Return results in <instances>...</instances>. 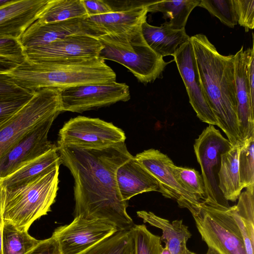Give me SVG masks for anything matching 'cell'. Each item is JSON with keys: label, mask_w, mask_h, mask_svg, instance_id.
<instances>
[{"label": "cell", "mask_w": 254, "mask_h": 254, "mask_svg": "<svg viewBox=\"0 0 254 254\" xmlns=\"http://www.w3.org/2000/svg\"><path fill=\"white\" fill-rule=\"evenodd\" d=\"M57 146L61 164L74 180V217L106 221L118 230L133 226L116 180L118 169L133 157L125 142L96 148L60 142Z\"/></svg>", "instance_id": "obj_1"}, {"label": "cell", "mask_w": 254, "mask_h": 254, "mask_svg": "<svg viewBox=\"0 0 254 254\" xmlns=\"http://www.w3.org/2000/svg\"><path fill=\"white\" fill-rule=\"evenodd\" d=\"M130 230L134 254H160L163 247L160 236L152 234L144 224H134Z\"/></svg>", "instance_id": "obj_30"}, {"label": "cell", "mask_w": 254, "mask_h": 254, "mask_svg": "<svg viewBox=\"0 0 254 254\" xmlns=\"http://www.w3.org/2000/svg\"><path fill=\"white\" fill-rule=\"evenodd\" d=\"M82 254H134L131 231L119 230Z\"/></svg>", "instance_id": "obj_29"}, {"label": "cell", "mask_w": 254, "mask_h": 254, "mask_svg": "<svg viewBox=\"0 0 254 254\" xmlns=\"http://www.w3.org/2000/svg\"><path fill=\"white\" fill-rule=\"evenodd\" d=\"M180 254H197L190 251V250H189V249L187 248H186Z\"/></svg>", "instance_id": "obj_43"}, {"label": "cell", "mask_w": 254, "mask_h": 254, "mask_svg": "<svg viewBox=\"0 0 254 254\" xmlns=\"http://www.w3.org/2000/svg\"><path fill=\"white\" fill-rule=\"evenodd\" d=\"M57 116H53L30 132L0 161V181L21 166L57 146L48 139L50 129Z\"/></svg>", "instance_id": "obj_16"}, {"label": "cell", "mask_w": 254, "mask_h": 254, "mask_svg": "<svg viewBox=\"0 0 254 254\" xmlns=\"http://www.w3.org/2000/svg\"><path fill=\"white\" fill-rule=\"evenodd\" d=\"M8 69H8L7 68H6L3 66L0 65V73L5 71Z\"/></svg>", "instance_id": "obj_44"}, {"label": "cell", "mask_w": 254, "mask_h": 254, "mask_svg": "<svg viewBox=\"0 0 254 254\" xmlns=\"http://www.w3.org/2000/svg\"><path fill=\"white\" fill-rule=\"evenodd\" d=\"M147 6L112 11L88 17L106 34H119L127 32L146 21Z\"/></svg>", "instance_id": "obj_22"}, {"label": "cell", "mask_w": 254, "mask_h": 254, "mask_svg": "<svg viewBox=\"0 0 254 254\" xmlns=\"http://www.w3.org/2000/svg\"><path fill=\"white\" fill-rule=\"evenodd\" d=\"M173 57L185 85L189 102L197 117L203 122L217 126V120L203 92L190 39Z\"/></svg>", "instance_id": "obj_14"}, {"label": "cell", "mask_w": 254, "mask_h": 254, "mask_svg": "<svg viewBox=\"0 0 254 254\" xmlns=\"http://www.w3.org/2000/svg\"><path fill=\"white\" fill-rule=\"evenodd\" d=\"M241 144L232 146L221 156L218 173V187L224 197L235 202L243 190L240 181L239 155Z\"/></svg>", "instance_id": "obj_23"}, {"label": "cell", "mask_w": 254, "mask_h": 254, "mask_svg": "<svg viewBox=\"0 0 254 254\" xmlns=\"http://www.w3.org/2000/svg\"><path fill=\"white\" fill-rule=\"evenodd\" d=\"M88 17L82 0H49L36 22L46 24Z\"/></svg>", "instance_id": "obj_27"}, {"label": "cell", "mask_w": 254, "mask_h": 254, "mask_svg": "<svg viewBox=\"0 0 254 254\" xmlns=\"http://www.w3.org/2000/svg\"><path fill=\"white\" fill-rule=\"evenodd\" d=\"M141 29L147 44L162 57L173 56L190 39L185 29H172L166 22L160 26H155L150 25L146 20L141 24Z\"/></svg>", "instance_id": "obj_20"}, {"label": "cell", "mask_w": 254, "mask_h": 254, "mask_svg": "<svg viewBox=\"0 0 254 254\" xmlns=\"http://www.w3.org/2000/svg\"><path fill=\"white\" fill-rule=\"evenodd\" d=\"M57 142L86 147H102L125 142V132L99 118L77 116L66 122L59 132Z\"/></svg>", "instance_id": "obj_10"}, {"label": "cell", "mask_w": 254, "mask_h": 254, "mask_svg": "<svg viewBox=\"0 0 254 254\" xmlns=\"http://www.w3.org/2000/svg\"><path fill=\"white\" fill-rule=\"evenodd\" d=\"M106 34L86 17L46 24L35 21L24 32L19 41L25 50L47 45L72 35H87L98 38Z\"/></svg>", "instance_id": "obj_12"}, {"label": "cell", "mask_w": 254, "mask_h": 254, "mask_svg": "<svg viewBox=\"0 0 254 254\" xmlns=\"http://www.w3.org/2000/svg\"><path fill=\"white\" fill-rule=\"evenodd\" d=\"M33 94L15 99L0 100V124L25 105L31 98Z\"/></svg>", "instance_id": "obj_37"}, {"label": "cell", "mask_w": 254, "mask_h": 254, "mask_svg": "<svg viewBox=\"0 0 254 254\" xmlns=\"http://www.w3.org/2000/svg\"><path fill=\"white\" fill-rule=\"evenodd\" d=\"M230 209L243 237L247 254H254V186L241 192L238 203Z\"/></svg>", "instance_id": "obj_25"}, {"label": "cell", "mask_w": 254, "mask_h": 254, "mask_svg": "<svg viewBox=\"0 0 254 254\" xmlns=\"http://www.w3.org/2000/svg\"><path fill=\"white\" fill-rule=\"evenodd\" d=\"M34 92L22 88L10 77L0 73V100L17 99L32 95Z\"/></svg>", "instance_id": "obj_35"}, {"label": "cell", "mask_w": 254, "mask_h": 254, "mask_svg": "<svg viewBox=\"0 0 254 254\" xmlns=\"http://www.w3.org/2000/svg\"><path fill=\"white\" fill-rule=\"evenodd\" d=\"M3 224V221L2 216L1 207L0 200V254H2L1 241H2V230Z\"/></svg>", "instance_id": "obj_40"}, {"label": "cell", "mask_w": 254, "mask_h": 254, "mask_svg": "<svg viewBox=\"0 0 254 254\" xmlns=\"http://www.w3.org/2000/svg\"><path fill=\"white\" fill-rule=\"evenodd\" d=\"M188 209L208 247L205 254H247L229 205L211 204L201 200Z\"/></svg>", "instance_id": "obj_6"}, {"label": "cell", "mask_w": 254, "mask_h": 254, "mask_svg": "<svg viewBox=\"0 0 254 254\" xmlns=\"http://www.w3.org/2000/svg\"><path fill=\"white\" fill-rule=\"evenodd\" d=\"M200 0H153L147 7L148 12H160L172 29L181 30L185 29L188 17L191 11L198 6Z\"/></svg>", "instance_id": "obj_26"}, {"label": "cell", "mask_w": 254, "mask_h": 254, "mask_svg": "<svg viewBox=\"0 0 254 254\" xmlns=\"http://www.w3.org/2000/svg\"><path fill=\"white\" fill-rule=\"evenodd\" d=\"M198 6L229 27L234 28L238 24L232 0H200Z\"/></svg>", "instance_id": "obj_33"}, {"label": "cell", "mask_w": 254, "mask_h": 254, "mask_svg": "<svg viewBox=\"0 0 254 254\" xmlns=\"http://www.w3.org/2000/svg\"><path fill=\"white\" fill-rule=\"evenodd\" d=\"M61 164L57 146L31 160L0 181V187L9 189L19 186L45 171Z\"/></svg>", "instance_id": "obj_24"}, {"label": "cell", "mask_w": 254, "mask_h": 254, "mask_svg": "<svg viewBox=\"0 0 254 254\" xmlns=\"http://www.w3.org/2000/svg\"><path fill=\"white\" fill-rule=\"evenodd\" d=\"M134 158L156 180L159 192L166 198L176 200L180 207L188 209L201 200L177 182L170 166L173 161L167 155L151 148L137 154Z\"/></svg>", "instance_id": "obj_13"}, {"label": "cell", "mask_w": 254, "mask_h": 254, "mask_svg": "<svg viewBox=\"0 0 254 254\" xmlns=\"http://www.w3.org/2000/svg\"><path fill=\"white\" fill-rule=\"evenodd\" d=\"M29 235L28 231L20 230L13 225L3 223L2 230V254H25L40 242Z\"/></svg>", "instance_id": "obj_28"}, {"label": "cell", "mask_w": 254, "mask_h": 254, "mask_svg": "<svg viewBox=\"0 0 254 254\" xmlns=\"http://www.w3.org/2000/svg\"><path fill=\"white\" fill-rule=\"evenodd\" d=\"M12 1V0H0V7L11 2Z\"/></svg>", "instance_id": "obj_42"}, {"label": "cell", "mask_w": 254, "mask_h": 254, "mask_svg": "<svg viewBox=\"0 0 254 254\" xmlns=\"http://www.w3.org/2000/svg\"><path fill=\"white\" fill-rule=\"evenodd\" d=\"M0 57L13 61L18 64L26 59L24 49L19 40L12 38L0 39Z\"/></svg>", "instance_id": "obj_36"}, {"label": "cell", "mask_w": 254, "mask_h": 254, "mask_svg": "<svg viewBox=\"0 0 254 254\" xmlns=\"http://www.w3.org/2000/svg\"><path fill=\"white\" fill-rule=\"evenodd\" d=\"M253 49L244 50L243 46L234 55L237 99V114L241 144L254 136V105L250 94L248 64Z\"/></svg>", "instance_id": "obj_17"}, {"label": "cell", "mask_w": 254, "mask_h": 254, "mask_svg": "<svg viewBox=\"0 0 254 254\" xmlns=\"http://www.w3.org/2000/svg\"><path fill=\"white\" fill-rule=\"evenodd\" d=\"M25 254H62L56 240L53 237L41 240L39 244Z\"/></svg>", "instance_id": "obj_39"}, {"label": "cell", "mask_w": 254, "mask_h": 254, "mask_svg": "<svg viewBox=\"0 0 254 254\" xmlns=\"http://www.w3.org/2000/svg\"><path fill=\"white\" fill-rule=\"evenodd\" d=\"M141 25L119 34H106L98 38L102 45L98 57L118 63L141 82H153L168 63L146 43Z\"/></svg>", "instance_id": "obj_5"}, {"label": "cell", "mask_w": 254, "mask_h": 254, "mask_svg": "<svg viewBox=\"0 0 254 254\" xmlns=\"http://www.w3.org/2000/svg\"><path fill=\"white\" fill-rule=\"evenodd\" d=\"M129 88L114 82L76 86L60 90L62 112L82 113L130 99Z\"/></svg>", "instance_id": "obj_9"}, {"label": "cell", "mask_w": 254, "mask_h": 254, "mask_svg": "<svg viewBox=\"0 0 254 254\" xmlns=\"http://www.w3.org/2000/svg\"><path fill=\"white\" fill-rule=\"evenodd\" d=\"M102 45L98 38L72 35L44 46L24 50L26 60L46 61L98 57Z\"/></svg>", "instance_id": "obj_15"}, {"label": "cell", "mask_w": 254, "mask_h": 254, "mask_svg": "<svg viewBox=\"0 0 254 254\" xmlns=\"http://www.w3.org/2000/svg\"><path fill=\"white\" fill-rule=\"evenodd\" d=\"M160 254H172L169 250L166 247H163Z\"/></svg>", "instance_id": "obj_41"}, {"label": "cell", "mask_w": 254, "mask_h": 254, "mask_svg": "<svg viewBox=\"0 0 254 254\" xmlns=\"http://www.w3.org/2000/svg\"><path fill=\"white\" fill-rule=\"evenodd\" d=\"M116 180L121 197L125 201H127L132 197L143 192H160L156 180L134 156L118 169Z\"/></svg>", "instance_id": "obj_19"}, {"label": "cell", "mask_w": 254, "mask_h": 254, "mask_svg": "<svg viewBox=\"0 0 254 254\" xmlns=\"http://www.w3.org/2000/svg\"><path fill=\"white\" fill-rule=\"evenodd\" d=\"M170 166L176 180L181 187L200 200L204 199V185L198 171L194 169L177 166L173 162Z\"/></svg>", "instance_id": "obj_31"}, {"label": "cell", "mask_w": 254, "mask_h": 254, "mask_svg": "<svg viewBox=\"0 0 254 254\" xmlns=\"http://www.w3.org/2000/svg\"><path fill=\"white\" fill-rule=\"evenodd\" d=\"M61 112L60 89L44 88L35 90L25 105L0 124V161L28 134Z\"/></svg>", "instance_id": "obj_7"}, {"label": "cell", "mask_w": 254, "mask_h": 254, "mask_svg": "<svg viewBox=\"0 0 254 254\" xmlns=\"http://www.w3.org/2000/svg\"><path fill=\"white\" fill-rule=\"evenodd\" d=\"M49 0H12L0 7V39L17 40L39 17Z\"/></svg>", "instance_id": "obj_18"}, {"label": "cell", "mask_w": 254, "mask_h": 254, "mask_svg": "<svg viewBox=\"0 0 254 254\" xmlns=\"http://www.w3.org/2000/svg\"><path fill=\"white\" fill-rule=\"evenodd\" d=\"M205 97L232 145L241 144L237 114L234 55L220 54L202 34L190 37Z\"/></svg>", "instance_id": "obj_2"}, {"label": "cell", "mask_w": 254, "mask_h": 254, "mask_svg": "<svg viewBox=\"0 0 254 254\" xmlns=\"http://www.w3.org/2000/svg\"><path fill=\"white\" fill-rule=\"evenodd\" d=\"M118 231L107 221L77 216L70 224L57 228L52 237L62 254H82Z\"/></svg>", "instance_id": "obj_11"}, {"label": "cell", "mask_w": 254, "mask_h": 254, "mask_svg": "<svg viewBox=\"0 0 254 254\" xmlns=\"http://www.w3.org/2000/svg\"><path fill=\"white\" fill-rule=\"evenodd\" d=\"M144 222L160 229L162 231L161 238L172 254H180L187 247V243L191 234L188 227L183 224V220L170 222L159 217L151 211L144 210L136 212Z\"/></svg>", "instance_id": "obj_21"}, {"label": "cell", "mask_w": 254, "mask_h": 254, "mask_svg": "<svg viewBox=\"0 0 254 254\" xmlns=\"http://www.w3.org/2000/svg\"><path fill=\"white\" fill-rule=\"evenodd\" d=\"M240 184L242 189L254 186V136L241 144L239 155Z\"/></svg>", "instance_id": "obj_32"}, {"label": "cell", "mask_w": 254, "mask_h": 254, "mask_svg": "<svg viewBox=\"0 0 254 254\" xmlns=\"http://www.w3.org/2000/svg\"><path fill=\"white\" fill-rule=\"evenodd\" d=\"M237 23L247 31L254 27V0H232Z\"/></svg>", "instance_id": "obj_34"}, {"label": "cell", "mask_w": 254, "mask_h": 254, "mask_svg": "<svg viewBox=\"0 0 254 254\" xmlns=\"http://www.w3.org/2000/svg\"><path fill=\"white\" fill-rule=\"evenodd\" d=\"M30 91L44 88L60 90L82 85L116 82L114 71L99 57L46 61L25 59L1 72Z\"/></svg>", "instance_id": "obj_3"}, {"label": "cell", "mask_w": 254, "mask_h": 254, "mask_svg": "<svg viewBox=\"0 0 254 254\" xmlns=\"http://www.w3.org/2000/svg\"><path fill=\"white\" fill-rule=\"evenodd\" d=\"M88 17L107 14L112 9L105 0H82Z\"/></svg>", "instance_id": "obj_38"}, {"label": "cell", "mask_w": 254, "mask_h": 254, "mask_svg": "<svg viewBox=\"0 0 254 254\" xmlns=\"http://www.w3.org/2000/svg\"><path fill=\"white\" fill-rule=\"evenodd\" d=\"M59 165L15 188L0 187L3 223L28 231L31 225L51 211L58 190Z\"/></svg>", "instance_id": "obj_4"}, {"label": "cell", "mask_w": 254, "mask_h": 254, "mask_svg": "<svg viewBox=\"0 0 254 254\" xmlns=\"http://www.w3.org/2000/svg\"><path fill=\"white\" fill-rule=\"evenodd\" d=\"M232 144L214 126L204 128L193 145L197 161L201 170L205 188L203 200L211 204L229 205L218 187V173L221 164V156L227 151Z\"/></svg>", "instance_id": "obj_8"}]
</instances>
